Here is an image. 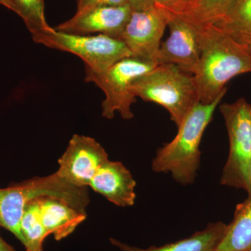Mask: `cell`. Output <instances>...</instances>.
Masks as SVG:
<instances>
[{
    "instance_id": "7a4b0ae2",
    "label": "cell",
    "mask_w": 251,
    "mask_h": 251,
    "mask_svg": "<svg viewBox=\"0 0 251 251\" xmlns=\"http://www.w3.org/2000/svg\"><path fill=\"white\" fill-rule=\"evenodd\" d=\"M212 103L198 102L178 127L176 136L158 150L151 168L156 173H170L179 184H192L201 165L200 145L204 130L213 119L221 99Z\"/></svg>"
},
{
    "instance_id": "ba28073f",
    "label": "cell",
    "mask_w": 251,
    "mask_h": 251,
    "mask_svg": "<svg viewBox=\"0 0 251 251\" xmlns=\"http://www.w3.org/2000/svg\"><path fill=\"white\" fill-rule=\"evenodd\" d=\"M169 14L152 6L144 11H132L129 21L120 36L132 56L156 64Z\"/></svg>"
},
{
    "instance_id": "d4e9b609",
    "label": "cell",
    "mask_w": 251,
    "mask_h": 251,
    "mask_svg": "<svg viewBox=\"0 0 251 251\" xmlns=\"http://www.w3.org/2000/svg\"><path fill=\"white\" fill-rule=\"evenodd\" d=\"M0 251H16L12 246L6 242L0 234Z\"/></svg>"
},
{
    "instance_id": "3957f363",
    "label": "cell",
    "mask_w": 251,
    "mask_h": 251,
    "mask_svg": "<svg viewBox=\"0 0 251 251\" xmlns=\"http://www.w3.org/2000/svg\"><path fill=\"white\" fill-rule=\"evenodd\" d=\"M42 197L62 200L83 213L90 201L87 187L69 184L57 173L25 180L0 188V227L7 229L21 242L20 225L25 209L28 203Z\"/></svg>"
},
{
    "instance_id": "ffe728a7",
    "label": "cell",
    "mask_w": 251,
    "mask_h": 251,
    "mask_svg": "<svg viewBox=\"0 0 251 251\" xmlns=\"http://www.w3.org/2000/svg\"><path fill=\"white\" fill-rule=\"evenodd\" d=\"M153 6L173 16L189 17L197 10L201 0H153Z\"/></svg>"
},
{
    "instance_id": "7402d4cb",
    "label": "cell",
    "mask_w": 251,
    "mask_h": 251,
    "mask_svg": "<svg viewBox=\"0 0 251 251\" xmlns=\"http://www.w3.org/2000/svg\"><path fill=\"white\" fill-rule=\"evenodd\" d=\"M233 36L234 39L240 43L247 49L251 55V33L248 32H227Z\"/></svg>"
},
{
    "instance_id": "30bf717a",
    "label": "cell",
    "mask_w": 251,
    "mask_h": 251,
    "mask_svg": "<svg viewBox=\"0 0 251 251\" xmlns=\"http://www.w3.org/2000/svg\"><path fill=\"white\" fill-rule=\"evenodd\" d=\"M168 26L170 36L161 43L157 65L174 64L193 75L201 57L199 25L186 18L169 14Z\"/></svg>"
},
{
    "instance_id": "7c38bea8",
    "label": "cell",
    "mask_w": 251,
    "mask_h": 251,
    "mask_svg": "<svg viewBox=\"0 0 251 251\" xmlns=\"http://www.w3.org/2000/svg\"><path fill=\"white\" fill-rule=\"evenodd\" d=\"M89 186L117 206L135 204L136 181L121 162H105L91 179Z\"/></svg>"
},
{
    "instance_id": "603a6c76",
    "label": "cell",
    "mask_w": 251,
    "mask_h": 251,
    "mask_svg": "<svg viewBox=\"0 0 251 251\" xmlns=\"http://www.w3.org/2000/svg\"><path fill=\"white\" fill-rule=\"evenodd\" d=\"M132 11H144L153 6V0H127Z\"/></svg>"
},
{
    "instance_id": "9a60e30c",
    "label": "cell",
    "mask_w": 251,
    "mask_h": 251,
    "mask_svg": "<svg viewBox=\"0 0 251 251\" xmlns=\"http://www.w3.org/2000/svg\"><path fill=\"white\" fill-rule=\"evenodd\" d=\"M216 251H251V196L236 207Z\"/></svg>"
},
{
    "instance_id": "52a82bcc",
    "label": "cell",
    "mask_w": 251,
    "mask_h": 251,
    "mask_svg": "<svg viewBox=\"0 0 251 251\" xmlns=\"http://www.w3.org/2000/svg\"><path fill=\"white\" fill-rule=\"evenodd\" d=\"M229 138V154L221 184L246 189L248 167L251 159V105L244 99L220 106Z\"/></svg>"
},
{
    "instance_id": "cb8c5ba5",
    "label": "cell",
    "mask_w": 251,
    "mask_h": 251,
    "mask_svg": "<svg viewBox=\"0 0 251 251\" xmlns=\"http://www.w3.org/2000/svg\"><path fill=\"white\" fill-rule=\"evenodd\" d=\"M245 191L249 196H251V159L248 167Z\"/></svg>"
},
{
    "instance_id": "4fadbf2b",
    "label": "cell",
    "mask_w": 251,
    "mask_h": 251,
    "mask_svg": "<svg viewBox=\"0 0 251 251\" xmlns=\"http://www.w3.org/2000/svg\"><path fill=\"white\" fill-rule=\"evenodd\" d=\"M39 204L41 223L48 234H52L57 241L72 234L87 217L86 213L58 198H40Z\"/></svg>"
},
{
    "instance_id": "2e32d148",
    "label": "cell",
    "mask_w": 251,
    "mask_h": 251,
    "mask_svg": "<svg viewBox=\"0 0 251 251\" xmlns=\"http://www.w3.org/2000/svg\"><path fill=\"white\" fill-rule=\"evenodd\" d=\"M39 198L28 203L20 225L21 242L26 251H44V240L49 236L41 221Z\"/></svg>"
},
{
    "instance_id": "5bb4252c",
    "label": "cell",
    "mask_w": 251,
    "mask_h": 251,
    "mask_svg": "<svg viewBox=\"0 0 251 251\" xmlns=\"http://www.w3.org/2000/svg\"><path fill=\"white\" fill-rule=\"evenodd\" d=\"M227 227V224L223 222L213 223L186 239L161 247H150L147 249L125 244L115 238H110V242L120 251H216L224 237Z\"/></svg>"
},
{
    "instance_id": "277c9868",
    "label": "cell",
    "mask_w": 251,
    "mask_h": 251,
    "mask_svg": "<svg viewBox=\"0 0 251 251\" xmlns=\"http://www.w3.org/2000/svg\"><path fill=\"white\" fill-rule=\"evenodd\" d=\"M131 90L136 98L166 108L176 126L200 102L192 74L174 64H158L138 77L132 84Z\"/></svg>"
},
{
    "instance_id": "e0dca14e",
    "label": "cell",
    "mask_w": 251,
    "mask_h": 251,
    "mask_svg": "<svg viewBox=\"0 0 251 251\" xmlns=\"http://www.w3.org/2000/svg\"><path fill=\"white\" fill-rule=\"evenodd\" d=\"M16 14L25 23L31 34L53 30L46 21L44 0H11Z\"/></svg>"
},
{
    "instance_id": "484cf974",
    "label": "cell",
    "mask_w": 251,
    "mask_h": 251,
    "mask_svg": "<svg viewBox=\"0 0 251 251\" xmlns=\"http://www.w3.org/2000/svg\"><path fill=\"white\" fill-rule=\"evenodd\" d=\"M0 4L11 10V11H14L16 14V8H15L14 5L13 4L11 0H0Z\"/></svg>"
},
{
    "instance_id": "8992f818",
    "label": "cell",
    "mask_w": 251,
    "mask_h": 251,
    "mask_svg": "<svg viewBox=\"0 0 251 251\" xmlns=\"http://www.w3.org/2000/svg\"><path fill=\"white\" fill-rule=\"evenodd\" d=\"M156 65L131 56L119 61L105 72H85L86 82H93L105 95L101 103L102 116L111 120L118 112L124 120L133 118L131 105L137 98L132 92V84Z\"/></svg>"
},
{
    "instance_id": "ac0fdd59",
    "label": "cell",
    "mask_w": 251,
    "mask_h": 251,
    "mask_svg": "<svg viewBox=\"0 0 251 251\" xmlns=\"http://www.w3.org/2000/svg\"><path fill=\"white\" fill-rule=\"evenodd\" d=\"M218 26L227 32L251 33V0H236Z\"/></svg>"
},
{
    "instance_id": "44dd1931",
    "label": "cell",
    "mask_w": 251,
    "mask_h": 251,
    "mask_svg": "<svg viewBox=\"0 0 251 251\" xmlns=\"http://www.w3.org/2000/svg\"><path fill=\"white\" fill-rule=\"evenodd\" d=\"M128 4L127 0H77V10L75 13L82 12L99 6H124Z\"/></svg>"
},
{
    "instance_id": "d6986e66",
    "label": "cell",
    "mask_w": 251,
    "mask_h": 251,
    "mask_svg": "<svg viewBox=\"0 0 251 251\" xmlns=\"http://www.w3.org/2000/svg\"><path fill=\"white\" fill-rule=\"evenodd\" d=\"M235 1L201 0L194 14L186 18L197 25L215 24L224 18Z\"/></svg>"
},
{
    "instance_id": "6da1fadb",
    "label": "cell",
    "mask_w": 251,
    "mask_h": 251,
    "mask_svg": "<svg viewBox=\"0 0 251 251\" xmlns=\"http://www.w3.org/2000/svg\"><path fill=\"white\" fill-rule=\"evenodd\" d=\"M198 25L201 57L193 78L199 101L209 104L224 97L231 79L251 73V55L233 36L215 25Z\"/></svg>"
},
{
    "instance_id": "8fae6325",
    "label": "cell",
    "mask_w": 251,
    "mask_h": 251,
    "mask_svg": "<svg viewBox=\"0 0 251 251\" xmlns=\"http://www.w3.org/2000/svg\"><path fill=\"white\" fill-rule=\"evenodd\" d=\"M131 13V8L128 4L99 6L75 13L72 18L54 28L55 30L68 34H103L120 39Z\"/></svg>"
},
{
    "instance_id": "5b68a950",
    "label": "cell",
    "mask_w": 251,
    "mask_h": 251,
    "mask_svg": "<svg viewBox=\"0 0 251 251\" xmlns=\"http://www.w3.org/2000/svg\"><path fill=\"white\" fill-rule=\"evenodd\" d=\"M36 44L49 49L69 52L84 62L85 72L99 74L132 54L120 39L103 34L79 35L54 29L31 34Z\"/></svg>"
},
{
    "instance_id": "9c48e42d",
    "label": "cell",
    "mask_w": 251,
    "mask_h": 251,
    "mask_svg": "<svg viewBox=\"0 0 251 251\" xmlns=\"http://www.w3.org/2000/svg\"><path fill=\"white\" fill-rule=\"evenodd\" d=\"M108 160V153L97 140L75 134L59 158V169L56 173L69 184L87 187L99 168Z\"/></svg>"
}]
</instances>
